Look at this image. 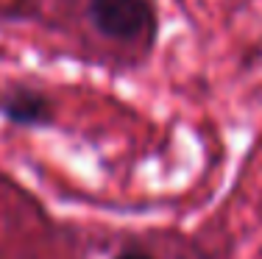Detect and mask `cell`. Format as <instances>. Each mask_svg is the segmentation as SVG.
I'll list each match as a JSON object with an SVG mask.
<instances>
[{"instance_id": "cell-1", "label": "cell", "mask_w": 262, "mask_h": 259, "mask_svg": "<svg viewBox=\"0 0 262 259\" xmlns=\"http://www.w3.org/2000/svg\"><path fill=\"white\" fill-rule=\"evenodd\" d=\"M86 14L106 39L115 42L148 39L157 22L148 0H90Z\"/></svg>"}, {"instance_id": "cell-2", "label": "cell", "mask_w": 262, "mask_h": 259, "mask_svg": "<svg viewBox=\"0 0 262 259\" xmlns=\"http://www.w3.org/2000/svg\"><path fill=\"white\" fill-rule=\"evenodd\" d=\"M0 112L14 126L36 128V126H48L53 120V103L31 86H17L6 101H0Z\"/></svg>"}, {"instance_id": "cell-3", "label": "cell", "mask_w": 262, "mask_h": 259, "mask_svg": "<svg viewBox=\"0 0 262 259\" xmlns=\"http://www.w3.org/2000/svg\"><path fill=\"white\" fill-rule=\"evenodd\" d=\"M115 259H151V256H148V254H137V251H128V254H120Z\"/></svg>"}]
</instances>
